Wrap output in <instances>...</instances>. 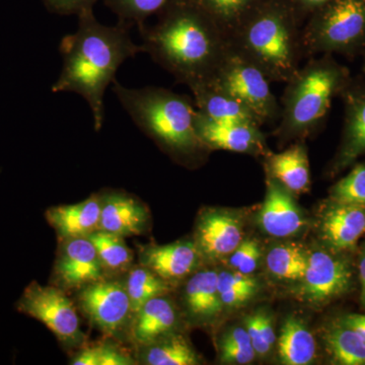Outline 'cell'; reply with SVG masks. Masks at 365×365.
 I'll return each instance as SVG.
<instances>
[{
	"label": "cell",
	"instance_id": "obj_24",
	"mask_svg": "<svg viewBox=\"0 0 365 365\" xmlns=\"http://www.w3.org/2000/svg\"><path fill=\"white\" fill-rule=\"evenodd\" d=\"M136 360L144 365H196L200 364L193 346L175 331L136 348Z\"/></svg>",
	"mask_w": 365,
	"mask_h": 365
},
{
	"label": "cell",
	"instance_id": "obj_7",
	"mask_svg": "<svg viewBox=\"0 0 365 365\" xmlns=\"http://www.w3.org/2000/svg\"><path fill=\"white\" fill-rule=\"evenodd\" d=\"M209 81L241 101L253 113L260 126L279 119L281 106L271 91L270 81L232 45H228Z\"/></svg>",
	"mask_w": 365,
	"mask_h": 365
},
{
	"label": "cell",
	"instance_id": "obj_20",
	"mask_svg": "<svg viewBox=\"0 0 365 365\" xmlns=\"http://www.w3.org/2000/svg\"><path fill=\"white\" fill-rule=\"evenodd\" d=\"M218 272L215 269H201L187 278L182 290L185 311L197 324L207 323L222 313L218 292Z\"/></svg>",
	"mask_w": 365,
	"mask_h": 365
},
{
	"label": "cell",
	"instance_id": "obj_40",
	"mask_svg": "<svg viewBox=\"0 0 365 365\" xmlns=\"http://www.w3.org/2000/svg\"><path fill=\"white\" fill-rule=\"evenodd\" d=\"M300 6L307 9H321L331 0H297Z\"/></svg>",
	"mask_w": 365,
	"mask_h": 365
},
{
	"label": "cell",
	"instance_id": "obj_8",
	"mask_svg": "<svg viewBox=\"0 0 365 365\" xmlns=\"http://www.w3.org/2000/svg\"><path fill=\"white\" fill-rule=\"evenodd\" d=\"M16 307L20 313L44 324L64 349L76 351L88 344L78 307L61 288L33 281L24 290Z\"/></svg>",
	"mask_w": 365,
	"mask_h": 365
},
{
	"label": "cell",
	"instance_id": "obj_9",
	"mask_svg": "<svg viewBox=\"0 0 365 365\" xmlns=\"http://www.w3.org/2000/svg\"><path fill=\"white\" fill-rule=\"evenodd\" d=\"M74 295L78 311L106 338L129 340L133 312L123 279L107 276Z\"/></svg>",
	"mask_w": 365,
	"mask_h": 365
},
{
	"label": "cell",
	"instance_id": "obj_26",
	"mask_svg": "<svg viewBox=\"0 0 365 365\" xmlns=\"http://www.w3.org/2000/svg\"><path fill=\"white\" fill-rule=\"evenodd\" d=\"M279 355L282 364L307 365L316 357L317 344L314 335L302 319L289 317L281 329Z\"/></svg>",
	"mask_w": 365,
	"mask_h": 365
},
{
	"label": "cell",
	"instance_id": "obj_6",
	"mask_svg": "<svg viewBox=\"0 0 365 365\" xmlns=\"http://www.w3.org/2000/svg\"><path fill=\"white\" fill-rule=\"evenodd\" d=\"M304 53H351L365 43V0H331L302 32Z\"/></svg>",
	"mask_w": 365,
	"mask_h": 365
},
{
	"label": "cell",
	"instance_id": "obj_17",
	"mask_svg": "<svg viewBox=\"0 0 365 365\" xmlns=\"http://www.w3.org/2000/svg\"><path fill=\"white\" fill-rule=\"evenodd\" d=\"M259 225L266 234L275 237H292L306 225L289 191L270 177L265 200L259 213Z\"/></svg>",
	"mask_w": 365,
	"mask_h": 365
},
{
	"label": "cell",
	"instance_id": "obj_3",
	"mask_svg": "<svg viewBox=\"0 0 365 365\" xmlns=\"http://www.w3.org/2000/svg\"><path fill=\"white\" fill-rule=\"evenodd\" d=\"M113 91L138 126L170 155L195 158L210 150L197 134L193 98L158 86L126 88L115 81Z\"/></svg>",
	"mask_w": 365,
	"mask_h": 365
},
{
	"label": "cell",
	"instance_id": "obj_23",
	"mask_svg": "<svg viewBox=\"0 0 365 365\" xmlns=\"http://www.w3.org/2000/svg\"><path fill=\"white\" fill-rule=\"evenodd\" d=\"M269 177L276 180L292 193L307 192L311 184L309 158L304 144L297 143L288 150L267 158Z\"/></svg>",
	"mask_w": 365,
	"mask_h": 365
},
{
	"label": "cell",
	"instance_id": "obj_41",
	"mask_svg": "<svg viewBox=\"0 0 365 365\" xmlns=\"http://www.w3.org/2000/svg\"><path fill=\"white\" fill-rule=\"evenodd\" d=\"M364 71H365V62H364Z\"/></svg>",
	"mask_w": 365,
	"mask_h": 365
},
{
	"label": "cell",
	"instance_id": "obj_15",
	"mask_svg": "<svg viewBox=\"0 0 365 365\" xmlns=\"http://www.w3.org/2000/svg\"><path fill=\"white\" fill-rule=\"evenodd\" d=\"M101 220L98 230L119 235L135 237L148 230L150 211L138 198L119 190L101 194Z\"/></svg>",
	"mask_w": 365,
	"mask_h": 365
},
{
	"label": "cell",
	"instance_id": "obj_35",
	"mask_svg": "<svg viewBox=\"0 0 365 365\" xmlns=\"http://www.w3.org/2000/svg\"><path fill=\"white\" fill-rule=\"evenodd\" d=\"M245 324L257 356H266L275 344L272 318L267 314L259 312L247 317Z\"/></svg>",
	"mask_w": 365,
	"mask_h": 365
},
{
	"label": "cell",
	"instance_id": "obj_36",
	"mask_svg": "<svg viewBox=\"0 0 365 365\" xmlns=\"http://www.w3.org/2000/svg\"><path fill=\"white\" fill-rule=\"evenodd\" d=\"M261 256L260 244L256 240H242L240 246L230 255V266L237 272L252 275L258 268Z\"/></svg>",
	"mask_w": 365,
	"mask_h": 365
},
{
	"label": "cell",
	"instance_id": "obj_2",
	"mask_svg": "<svg viewBox=\"0 0 365 365\" xmlns=\"http://www.w3.org/2000/svg\"><path fill=\"white\" fill-rule=\"evenodd\" d=\"M155 26H139L143 52L190 90L212 78L230 43L188 0H174Z\"/></svg>",
	"mask_w": 365,
	"mask_h": 365
},
{
	"label": "cell",
	"instance_id": "obj_31",
	"mask_svg": "<svg viewBox=\"0 0 365 365\" xmlns=\"http://www.w3.org/2000/svg\"><path fill=\"white\" fill-rule=\"evenodd\" d=\"M119 341L107 338L95 344H86L76 350L69 364L72 365H136L135 357L131 356L119 344Z\"/></svg>",
	"mask_w": 365,
	"mask_h": 365
},
{
	"label": "cell",
	"instance_id": "obj_28",
	"mask_svg": "<svg viewBox=\"0 0 365 365\" xmlns=\"http://www.w3.org/2000/svg\"><path fill=\"white\" fill-rule=\"evenodd\" d=\"M123 281L133 314L153 297L169 294L173 287L169 282L140 264L132 266L125 273Z\"/></svg>",
	"mask_w": 365,
	"mask_h": 365
},
{
	"label": "cell",
	"instance_id": "obj_13",
	"mask_svg": "<svg viewBox=\"0 0 365 365\" xmlns=\"http://www.w3.org/2000/svg\"><path fill=\"white\" fill-rule=\"evenodd\" d=\"M196 130L208 150L265 153V139L258 125L215 121L197 111Z\"/></svg>",
	"mask_w": 365,
	"mask_h": 365
},
{
	"label": "cell",
	"instance_id": "obj_34",
	"mask_svg": "<svg viewBox=\"0 0 365 365\" xmlns=\"http://www.w3.org/2000/svg\"><path fill=\"white\" fill-rule=\"evenodd\" d=\"M331 199L341 203L365 206V163L353 168L331 189Z\"/></svg>",
	"mask_w": 365,
	"mask_h": 365
},
{
	"label": "cell",
	"instance_id": "obj_21",
	"mask_svg": "<svg viewBox=\"0 0 365 365\" xmlns=\"http://www.w3.org/2000/svg\"><path fill=\"white\" fill-rule=\"evenodd\" d=\"M345 127L342 145L334 163L338 172L365 155V88H345Z\"/></svg>",
	"mask_w": 365,
	"mask_h": 365
},
{
	"label": "cell",
	"instance_id": "obj_39",
	"mask_svg": "<svg viewBox=\"0 0 365 365\" xmlns=\"http://www.w3.org/2000/svg\"><path fill=\"white\" fill-rule=\"evenodd\" d=\"M359 276L360 287H361V294H360V302L361 306L365 309V244L360 252L359 262Z\"/></svg>",
	"mask_w": 365,
	"mask_h": 365
},
{
	"label": "cell",
	"instance_id": "obj_10",
	"mask_svg": "<svg viewBox=\"0 0 365 365\" xmlns=\"http://www.w3.org/2000/svg\"><path fill=\"white\" fill-rule=\"evenodd\" d=\"M334 250H314L309 255L297 297L307 306L325 307L350 292L353 285L351 264Z\"/></svg>",
	"mask_w": 365,
	"mask_h": 365
},
{
	"label": "cell",
	"instance_id": "obj_38",
	"mask_svg": "<svg viewBox=\"0 0 365 365\" xmlns=\"http://www.w3.org/2000/svg\"><path fill=\"white\" fill-rule=\"evenodd\" d=\"M341 321L359 334L365 342V314H347Z\"/></svg>",
	"mask_w": 365,
	"mask_h": 365
},
{
	"label": "cell",
	"instance_id": "obj_33",
	"mask_svg": "<svg viewBox=\"0 0 365 365\" xmlns=\"http://www.w3.org/2000/svg\"><path fill=\"white\" fill-rule=\"evenodd\" d=\"M174 0H103L106 6L116 14L118 21L128 26L145 25L153 14H160Z\"/></svg>",
	"mask_w": 365,
	"mask_h": 365
},
{
	"label": "cell",
	"instance_id": "obj_22",
	"mask_svg": "<svg viewBox=\"0 0 365 365\" xmlns=\"http://www.w3.org/2000/svg\"><path fill=\"white\" fill-rule=\"evenodd\" d=\"M197 111L215 120L227 123L258 125L256 117L241 101L222 90L215 83L208 81L192 88Z\"/></svg>",
	"mask_w": 365,
	"mask_h": 365
},
{
	"label": "cell",
	"instance_id": "obj_37",
	"mask_svg": "<svg viewBox=\"0 0 365 365\" xmlns=\"http://www.w3.org/2000/svg\"><path fill=\"white\" fill-rule=\"evenodd\" d=\"M98 0H42L50 13L60 16H71L85 13L93 9Z\"/></svg>",
	"mask_w": 365,
	"mask_h": 365
},
{
	"label": "cell",
	"instance_id": "obj_11",
	"mask_svg": "<svg viewBox=\"0 0 365 365\" xmlns=\"http://www.w3.org/2000/svg\"><path fill=\"white\" fill-rule=\"evenodd\" d=\"M107 277L95 245L88 237L60 240L51 283L67 294H76Z\"/></svg>",
	"mask_w": 365,
	"mask_h": 365
},
{
	"label": "cell",
	"instance_id": "obj_5",
	"mask_svg": "<svg viewBox=\"0 0 365 365\" xmlns=\"http://www.w3.org/2000/svg\"><path fill=\"white\" fill-rule=\"evenodd\" d=\"M283 93L278 134L283 139L307 135L325 120L334 97L344 91L349 76L330 57L299 68Z\"/></svg>",
	"mask_w": 365,
	"mask_h": 365
},
{
	"label": "cell",
	"instance_id": "obj_27",
	"mask_svg": "<svg viewBox=\"0 0 365 365\" xmlns=\"http://www.w3.org/2000/svg\"><path fill=\"white\" fill-rule=\"evenodd\" d=\"M324 340L336 364L365 365L364 341L341 319L327 329Z\"/></svg>",
	"mask_w": 365,
	"mask_h": 365
},
{
	"label": "cell",
	"instance_id": "obj_25",
	"mask_svg": "<svg viewBox=\"0 0 365 365\" xmlns=\"http://www.w3.org/2000/svg\"><path fill=\"white\" fill-rule=\"evenodd\" d=\"M217 26L228 43L255 13L256 0H188Z\"/></svg>",
	"mask_w": 365,
	"mask_h": 365
},
{
	"label": "cell",
	"instance_id": "obj_32",
	"mask_svg": "<svg viewBox=\"0 0 365 365\" xmlns=\"http://www.w3.org/2000/svg\"><path fill=\"white\" fill-rule=\"evenodd\" d=\"M217 282L222 306L230 309L244 306L259 289L256 278L235 270L218 272Z\"/></svg>",
	"mask_w": 365,
	"mask_h": 365
},
{
	"label": "cell",
	"instance_id": "obj_19",
	"mask_svg": "<svg viewBox=\"0 0 365 365\" xmlns=\"http://www.w3.org/2000/svg\"><path fill=\"white\" fill-rule=\"evenodd\" d=\"M178 324L179 314L168 294L153 297L133 314L129 340L135 348L148 344L177 331Z\"/></svg>",
	"mask_w": 365,
	"mask_h": 365
},
{
	"label": "cell",
	"instance_id": "obj_30",
	"mask_svg": "<svg viewBox=\"0 0 365 365\" xmlns=\"http://www.w3.org/2000/svg\"><path fill=\"white\" fill-rule=\"evenodd\" d=\"M309 255L297 245L274 247L266 257V266L277 279L300 280L304 277Z\"/></svg>",
	"mask_w": 365,
	"mask_h": 365
},
{
	"label": "cell",
	"instance_id": "obj_1",
	"mask_svg": "<svg viewBox=\"0 0 365 365\" xmlns=\"http://www.w3.org/2000/svg\"><path fill=\"white\" fill-rule=\"evenodd\" d=\"M78 30L62 38L59 51L62 71L52 86L53 93H76L93 112L96 131L104 124V96L116 81L120 66L143 52L132 40L130 26L118 21L105 26L96 19L93 9L78 14Z\"/></svg>",
	"mask_w": 365,
	"mask_h": 365
},
{
	"label": "cell",
	"instance_id": "obj_12",
	"mask_svg": "<svg viewBox=\"0 0 365 365\" xmlns=\"http://www.w3.org/2000/svg\"><path fill=\"white\" fill-rule=\"evenodd\" d=\"M138 247V264L150 269L172 285L187 279L195 272L202 260L194 240Z\"/></svg>",
	"mask_w": 365,
	"mask_h": 365
},
{
	"label": "cell",
	"instance_id": "obj_16",
	"mask_svg": "<svg viewBox=\"0 0 365 365\" xmlns=\"http://www.w3.org/2000/svg\"><path fill=\"white\" fill-rule=\"evenodd\" d=\"M322 239L334 251L353 250L365 235V206L331 199L319 220Z\"/></svg>",
	"mask_w": 365,
	"mask_h": 365
},
{
	"label": "cell",
	"instance_id": "obj_29",
	"mask_svg": "<svg viewBox=\"0 0 365 365\" xmlns=\"http://www.w3.org/2000/svg\"><path fill=\"white\" fill-rule=\"evenodd\" d=\"M88 239L95 245L106 275L117 277L133 266L134 254L127 246L124 237L97 230Z\"/></svg>",
	"mask_w": 365,
	"mask_h": 365
},
{
	"label": "cell",
	"instance_id": "obj_4",
	"mask_svg": "<svg viewBox=\"0 0 365 365\" xmlns=\"http://www.w3.org/2000/svg\"><path fill=\"white\" fill-rule=\"evenodd\" d=\"M259 67L270 81L287 83L299 71L304 56L302 33L287 9H258L230 43Z\"/></svg>",
	"mask_w": 365,
	"mask_h": 365
},
{
	"label": "cell",
	"instance_id": "obj_14",
	"mask_svg": "<svg viewBox=\"0 0 365 365\" xmlns=\"http://www.w3.org/2000/svg\"><path fill=\"white\" fill-rule=\"evenodd\" d=\"M242 223L223 210L204 211L197 222L195 242L202 259L217 261L230 256L242 242Z\"/></svg>",
	"mask_w": 365,
	"mask_h": 365
},
{
	"label": "cell",
	"instance_id": "obj_18",
	"mask_svg": "<svg viewBox=\"0 0 365 365\" xmlns=\"http://www.w3.org/2000/svg\"><path fill=\"white\" fill-rule=\"evenodd\" d=\"M101 207V194H93L81 202L53 206L45 217L59 240L88 237L100 228Z\"/></svg>",
	"mask_w": 365,
	"mask_h": 365
}]
</instances>
